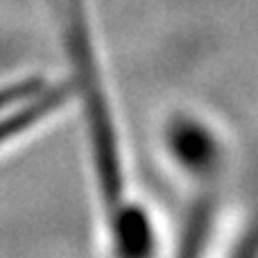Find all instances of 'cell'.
<instances>
[{
	"label": "cell",
	"instance_id": "cell-1",
	"mask_svg": "<svg viewBox=\"0 0 258 258\" xmlns=\"http://www.w3.org/2000/svg\"><path fill=\"white\" fill-rule=\"evenodd\" d=\"M71 16V45L75 57V91L84 98L86 122H89L91 156H93V172L100 188L109 231L116 242V249L122 254H145L152 247V227L145 211L132 200L129 183L122 165L120 141L116 134V122L111 116L104 84L100 80V68L93 54V43L89 36V25L82 16V7L73 0Z\"/></svg>",
	"mask_w": 258,
	"mask_h": 258
},
{
	"label": "cell",
	"instance_id": "cell-2",
	"mask_svg": "<svg viewBox=\"0 0 258 258\" xmlns=\"http://www.w3.org/2000/svg\"><path fill=\"white\" fill-rule=\"evenodd\" d=\"M165 147L172 163L186 177L209 181L218 174L222 147L211 129L192 118H177L168 127Z\"/></svg>",
	"mask_w": 258,
	"mask_h": 258
}]
</instances>
